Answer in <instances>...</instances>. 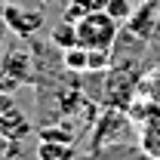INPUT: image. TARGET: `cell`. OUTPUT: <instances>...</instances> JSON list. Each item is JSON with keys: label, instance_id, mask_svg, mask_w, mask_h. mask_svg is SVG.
<instances>
[{"label": "cell", "instance_id": "1", "mask_svg": "<svg viewBox=\"0 0 160 160\" xmlns=\"http://www.w3.org/2000/svg\"><path fill=\"white\" fill-rule=\"evenodd\" d=\"M117 31L120 22L114 16H108L105 9H92L83 19H77V43L89 52H111Z\"/></svg>", "mask_w": 160, "mask_h": 160}, {"label": "cell", "instance_id": "2", "mask_svg": "<svg viewBox=\"0 0 160 160\" xmlns=\"http://www.w3.org/2000/svg\"><path fill=\"white\" fill-rule=\"evenodd\" d=\"M3 22L16 37H34L43 28V9L37 6H22L16 0H3Z\"/></svg>", "mask_w": 160, "mask_h": 160}, {"label": "cell", "instance_id": "3", "mask_svg": "<svg viewBox=\"0 0 160 160\" xmlns=\"http://www.w3.org/2000/svg\"><path fill=\"white\" fill-rule=\"evenodd\" d=\"M0 68L9 71L19 83H34V59L25 49H6L0 59Z\"/></svg>", "mask_w": 160, "mask_h": 160}, {"label": "cell", "instance_id": "4", "mask_svg": "<svg viewBox=\"0 0 160 160\" xmlns=\"http://www.w3.org/2000/svg\"><path fill=\"white\" fill-rule=\"evenodd\" d=\"M28 132H31V120L25 117L19 108H9L6 114H0V139L3 142L16 145V142H22Z\"/></svg>", "mask_w": 160, "mask_h": 160}, {"label": "cell", "instance_id": "5", "mask_svg": "<svg viewBox=\"0 0 160 160\" xmlns=\"http://www.w3.org/2000/svg\"><path fill=\"white\" fill-rule=\"evenodd\" d=\"M126 129V117L120 114V111H108L105 117L96 123V136H92V145L96 148H105L108 145V139H111V145L120 139V132Z\"/></svg>", "mask_w": 160, "mask_h": 160}, {"label": "cell", "instance_id": "6", "mask_svg": "<svg viewBox=\"0 0 160 160\" xmlns=\"http://www.w3.org/2000/svg\"><path fill=\"white\" fill-rule=\"evenodd\" d=\"M49 40H52V46L56 49H71V46H80L77 43V22H71V19H62L56 28H52V34H49Z\"/></svg>", "mask_w": 160, "mask_h": 160}, {"label": "cell", "instance_id": "7", "mask_svg": "<svg viewBox=\"0 0 160 160\" xmlns=\"http://www.w3.org/2000/svg\"><path fill=\"white\" fill-rule=\"evenodd\" d=\"M37 157L40 160H74V148H71V142H43L40 139Z\"/></svg>", "mask_w": 160, "mask_h": 160}, {"label": "cell", "instance_id": "8", "mask_svg": "<svg viewBox=\"0 0 160 160\" xmlns=\"http://www.w3.org/2000/svg\"><path fill=\"white\" fill-rule=\"evenodd\" d=\"M62 65H65L68 71H74V74L89 71V49H83V46H71V49H65V52H62Z\"/></svg>", "mask_w": 160, "mask_h": 160}, {"label": "cell", "instance_id": "9", "mask_svg": "<svg viewBox=\"0 0 160 160\" xmlns=\"http://www.w3.org/2000/svg\"><path fill=\"white\" fill-rule=\"evenodd\" d=\"M92 9H105V0H68L65 19L77 22V19H83L86 12H92Z\"/></svg>", "mask_w": 160, "mask_h": 160}, {"label": "cell", "instance_id": "10", "mask_svg": "<svg viewBox=\"0 0 160 160\" xmlns=\"http://www.w3.org/2000/svg\"><path fill=\"white\" fill-rule=\"evenodd\" d=\"M145 129H142V145H145V151L148 154H154L160 157V120H148V123H142Z\"/></svg>", "mask_w": 160, "mask_h": 160}, {"label": "cell", "instance_id": "11", "mask_svg": "<svg viewBox=\"0 0 160 160\" xmlns=\"http://www.w3.org/2000/svg\"><path fill=\"white\" fill-rule=\"evenodd\" d=\"M105 12L114 16L117 22H129L136 9H132V0H105Z\"/></svg>", "mask_w": 160, "mask_h": 160}, {"label": "cell", "instance_id": "12", "mask_svg": "<svg viewBox=\"0 0 160 160\" xmlns=\"http://www.w3.org/2000/svg\"><path fill=\"white\" fill-rule=\"evenodd\" d=\"M40 139L43 142H74V132L71 129H43Z\"/></svg>", "mask_w": 160, "mask_h": 160}, {"label": "cell", "instance_id": "13", "mask_svg": "<svg viewBox=\"0 0 160 160\" xmlns=\"http://www.w3.org/2000/svg\"><path fill=\"white\" fill-rule=\"evenodd\" d=\"M22 83L16 77H12V74H9V71H3V68H0V92H12V96H16V89H19Z\"/></svg>", "mask_w": 160, "mask_h": 160}, {"label": "cell", "instance_id": "14", "mask_svg": "<svg viewBox=\"0 0 160 160\" xmlns=\"http://www.w3.org/2000/svg\"><path fill=\"white\" fill-rule=\"evenodd\" d=\"M148 92H151V99L160 102V68L151 74V83H148Z\"/></svg>", "mask_w": 160, "mask_h": 160}, {"label": "cell", "instance_id": "15", "mask_svg": "<svg viewBox=\"0 0 160 160\" xmlns=\"http://www.w3.org/2000/svg\"><path fill=\"white\" fill-rule=\"evenodd\" d=\"M9 108H16V102H12V92H0V114H6Z\"/></svg>", "mask_w": 160, "mask_h": 160}, {"label": "cell", "instance_id": "16", "mask_svg": "<svg viewBox=\"0 0 160 160\" xmlns=\"http://www.w3.org/2000/svg\"><path fill=\"white\" fill-rule=\"evenodd\" d=\"M9 28H6V22H3V0H0V43H3V34H6Z\"/></svg>", "mask_w": 160, "mask_h": 160}, {"label": "cell", "instance_id": "17", "mask_svg": "<svg viewBox=\"0 0 160 160\" xmlns=\"http://www.w3.org/2000/svg\"><path fill=\"white\" fill-rule=\"evenodd\" d=\"M43 3H49V0H43Z\"/></svg>", "mask_w": 160, "mask_h": 160}]
</instances>
